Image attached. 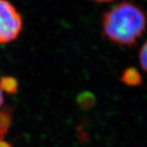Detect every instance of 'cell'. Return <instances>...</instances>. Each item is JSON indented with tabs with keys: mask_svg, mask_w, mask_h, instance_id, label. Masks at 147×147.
Listing matches in <instances>:
<instances>
[{
	"mask_svg": "<svg viewBox=\"0 0 147 147\" xmlns=\"http://www.w3.org/2000/svg\"><path fill=\"white\" fill-rule=\"evenodd\" d=\"M146 24L145 11L133 3L123 1L103 15V34L115 44L131 47L146 32Z\"/></svg>",
	"mask_w": 147,
	"mask_h": 147,
	"instance_id": "6da1fadb",
	"label": "cell"
},
{
	"mask_svg": "<svg viewBox=\"0 0 147 147\" xmlns=\"http://www.w3.org/2000/svg\"><path fill=\"white\" fill-rule=\"evenodd\" d=\"M22 30V19L7 0H0V43L15 40Z\"/></svg>",
	"mask_w": 147,
	"mask_h": 147,
	"instance_id": "7a4b0ae2",
	"label": "cell"
},
{
	"mask_svg": "<svg viewBox=\"0 0 147 147\" xmlns=\"http://www.w3.org/2000/svg\"><path fill=\"white\" fill-rule=\"evenodd\" d=\"M121 81L128 86H138L142 82V76L138 70L133 67L126 69L121 76Z\"/></svg>",
	"mask_w": 147,
	"mask_h": 147,
	"instance_id": "3957f363",
	"label": "cell"
},
{
	"mask_svg": "<svg viewBox=\"0 0 147 147\" xmlns=\"http://www.w3.org/2000/svg\"><path fill=\"white\" fill-rule=\"evenodd\" d=\"M11 123V109L5 107L0 110V141H3L7 133Z\"/></svg>",
	"mask_w": 147,
	"mask_h": 147,
	"instance_id": "277c9868",
	"label": "cell"
},
{
	"mask_svg": "<svg viewBox=\"0 0 147 147\" xmlns=\"http://www.w3.org/2000/svg\"><path fill=\"white\" fill-rule=\"evenodd\" d=\"M0 88L7 93L16 94L18 91V81L11 76H3L0 79Z\"/></svg>",
	"mask_w": 147,
	"mask_h": 147,
	"instance_id": "5b68a950",
	"label": "cell"
},
{
	"mask_svg": "<svg viewBox=\"0 0 147 147\" xmlns=\"http://www.w3.org/2000/svg\"><path fill=\"white\" fill-rule=\"evenodd\" d=\"M77 101L79 106L84 109V110H88L92 107L95 103V97L90 92H83L79 95L77 98Z\"/></svg>",
	"mask_w": 147,
	"mask_h": 147,
	"instance_id": "8992f818",
	"label": "cell"
},
{
	"mask_svg": "<svg viewBox=\"0 0 147 147\" xmlns=\"http://www.w3.org/2000/svg\"><path fill=\"white\" fill-rule=\"evenodd\" d=\"M139 59L142 69L147 73V42L143 44V46L140 50Z\"/></svg>",
	"mask_w": 147,
	"mask_h": 147,
	"instance_id": "52a82bcc",
	"label": "cell"
},
{
	"mask_svg": "<svg viewBox=\"0 0 147 147\" xmlns=\"http://www.w3.org/2000/svg\"><path fill=\"white\" fill-rule=\"evenodd\" d=\"M0 147H11V146L7 142L0 141Z\"/></svg>",
	"mask_w": 147,
	"mask_h": 147,
	"instance_id": "ba28073f",
	"label": "cell"
},
{
	"mask_svg": "<svg viewBox=\"0 0 147 147\" xmlns=\"http://www.w3.org/2000/svg\"><path fill=\"white\" fill-rule=\"evenodd\" d=\"M91 1H93L96 3H110L114 0H91Z\"/></svg>",
	"mask_w": 147,
	"mask_h": 147,
	"instance_id": "9c48e42d",
	"label": "cell"
},
{
	"mask_svg": "<svg viewBox=\"0 0 147 147\" xmlns=\"http://www.w3.org/2000/svg\"><path fill=\"white\" fill-rule=\"evenodd\" d=\"M3 96L2 93V90L0 88V108L3 105Z\"/></svg>",
	"mask_w": 147,
	"mask_h": 147,
	"instance_id": "30bf717a",
	"label": "cell"
}]
</instances>
